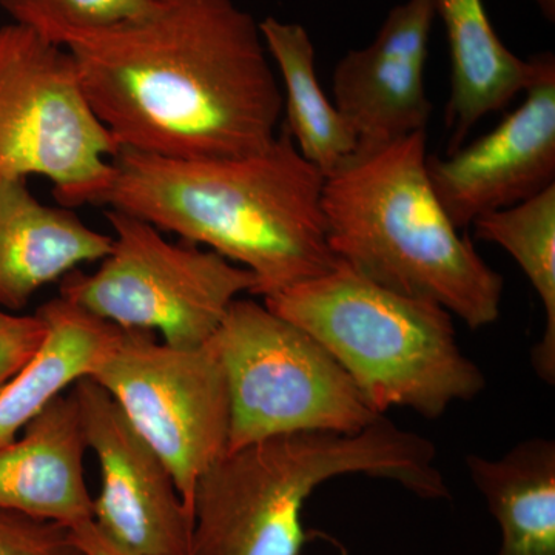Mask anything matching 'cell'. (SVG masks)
<instances>
[{
    "label": "cell",
    "instance_id": "5",
    "mask_svg": "<svg viewBox=\"0 0 555 555\" xmlns=\"http://www.w3.org/2000/svg\"><path fill=\"white\" fill-rule=\"evenodd\" d=\"M264 305L315 338L379 415L404 408L437 420L486 387L447 309L390 291L341 259Z\"/></svg>",
    "mask_w": 555,
    "mask_h": 555
},
{
    "label": "cell",
    "instance_id": "18",
    "mask_svg": "<svg viewBox=\"0 0 555 555\" xmlns=\"http://www.w3.org/2000/svg\"><path fill=\"white\" fill-rule=\"evenodd\" d=\"M259 30L283 79V129L326 178L356 158L357 139L321 89L312 39L302 25L275 17L259 22Z\"/></svg>",
    "mask_w": 555,
    "mask_h": 555
},
{
    "label": "cell",
    "instance_id": "20",
    "mask_svg": "<svg viewBox=\"0 0 555 555\" xmlns=\"http://www.w3.org/2000/svg\"><path fill=\"white\" fill-rule=\"evenodd\" d=\"M159 0H0L13 24L67 47L86 33L147 16Z\"/></svg>",
    "mask_w": 555,
    "mask_h": 555
},
{
    "label": "cell",
    "instance_id": "3",
    "mask_svg": "<svg viewBox=\"0 0 555 555\" xmlns=\"http://www.w3.org/2000/svg\"><path fill=\"white\" fill-rule=\"evenodd\" d=\"M433 441L383 416L356 434L305 430L233 449L196 481L190 555H301L318 486L361 474L425 500L449 499Z\"/></svg>",
    "mask_w": 555,
    "mask_h": 555
},
{
    "label": "cell",
    "instance_id": "1",
    "mask_svg": "<svg viewBox=\"0 0 555 555\" xmlns=\"http://www.w3.org/2000/svg\"><path fill=\"white\" fill-rule=\"evenodd\" d=\"M65 49L119 150L215 159L276 138L283 90L259 22L233 0H159L147 16Z\"/></svg>",
    "mask_w": 555,
    "mask_h": 555
},
{
    "label": "cell",
    "instance_id": "23",
    "mask_svg": "<svg viewBox=\"0 0 555 555\" xmlns=\"http://www.w3.org/2000/svg\"><path fill=\"white\" fill-rule=\"evenodd\" d=\"M72 534L86 555H139L124 550V547L107 539L96 528L93 520L75 526V528H72Z\"/></svg>",
    "mask_w": 555,
    "mask_h": 555
},
{
    "label": "cell",
    "instance_id": "11",
    "mask_svg": "<svg viewBox=\"0 0 555 555\" xmlns=\"http://www.w3.org/2000/svg\"><path fill=\"white\" fill-rule=\"evenodd\" d=\"M520 107L494 130L447 158L427 156L430 184L456 229L539 195L555 184V57L539 69Z\"/></svg>",
    "mask_w": 555,
    "mask_h": 555
},
{
    "label": "cell",
    "instance_id": "17",
    "mask_svg": "<svg viewBox=\"0 0 555 555\" xmlns=\"http://www.w3.org/2000/svg\"><path fill=\"white\" fill-rule=\"evenodd\" d=\"M466 466L502 532L499 555H555V443L521 441L499 459Z\"/></svg>",
    "mask_w": 555,
    "mask_h": 555
},
{
    "label": "cell",
    "instance_id": "8",
    "mask_svg": "<svg viewBox=\"0 0 555 555\" xmlns=\"http://www.w3.org/2000/svg\"><path fill=\"white\" fill-rule=\"evenodd\" d=\"M112 248L93 273L73 270L60 297L120 328L159 332L163 343L196 349L210 341L255 276L195 244L171 243L144 219L105 211Z\"/></svg>",
    "mask_w": 555,
    "mask_h": 555
},
{
    "label": "cell",
    "instance_id": "19",
    "mask_svg": "<svg viewBox=\"0 0 555 555\" xmlns=\"http://www.w3.org/2000/svg\"><path fill=\"white\" fill-rule=\"evenodd\" d=\"M477 240L505 248L528 278L545 310L542 338L531 364L546 385L555 383V184L516 206L473 222Z\"/></svg>",
    "mask_w": 555,
    "mask_h": 555
},
{
    "label": "cell",
    "instance_id": "9",
    "mask_svg": "<svg viewBox=\"0 0 555 555\" xmlns=\"http://www.w3.org/2000/svg\"><path fill=\"white\" fill-rule=\"evenodd\" d=\"M90 378L166 462L192 511L196 481L229 444L228 379L211 343L178 349L155 332L120 328Z\"/></svg>",
    "mask_w": 555,
    "mask_h": 555
},
{
    "label": "cell",
    "instance_id": "4",
    "mask_svg": "<svg viewBox=\"0 0 555 555\" xmlns=\"http://www.w3.org/2000/svg\"><path fill=\"white\" fill-rule=\"evenodd\" d=\"M427 156L426 131H416L328 175V244L369 280L437 302L474 331L491 326L502 310L503 276L452 224L430 184Z\"/></svg>",
    "mask_w": 555,
    "mask_h": 555
},
{
    "label": "cell",
    "instance_id": "15",
    "mask_svg": "<svg viewBox=\"0 0 555 555\" xmlns=\"http://www.w3.org/2000/svg\"><path fill=\"white\" fill-rule=\"evenodd\" d=\"M447 28L451 54L448 153L462 147L485 116L505 109L525 93L539 69V54L521 60L500 40L483 0H434Z\"/></svg>",
    "mask_w": 555,
    "mask_h": 555
},
{
    "label": "cell",
    "instance_id": "22",
    "mask_svg": "<svg viewBox=\"0 0 555 555\" xmlns=\"http://www.w3.org/2000/svg\"><path fill=\"white\" fill-rule=\"evenodd\" d=\"M47 324L35 315L0 308V387L5 386L38 352Z\"/></svg>",
    "mask_w": 555,
    "mask_h": 555
},
{
    "label": "cell",
    "instance_id": "6",
    "mask_svg": "<svg viewBox=\"0 0 555 555\" xmlns=\"http://www.w3.org/2000/svg\"><path fill=\"white\" fill-rule=\"evenodd\" d=\"M210 343L228 379V451L305 430L356 434L385 416L315 338L264 302L235 299Z\"/></svg>",
    "mask_w": 555,
    "mask_h": 555
},
{
    "label": "cell",
    "instance_id": "16",
    "mask_svg": "<svg viewBox=\"0 0 555 555\" xmlns=\"http://www.w3.org/2000/svg\"><path fill=\"white\" fill-rule=\"evenodd\" d=\"M36 313L46 321V338L35 357L0 387V448L16 440L51 400L90 377L119 337L120 327L62 297Z\"/></svg>",
    "mask_w": 555,
    "mask_h": 555
},
{
    "label": "cell",
    "instance_id": "10",
    "mask_svg": "<svg viewBox=\"0 0 555 555\" xmlns=\"http://www.w3.org/2000/svg\"><path fill=\"white\" fill-rule=\"evenodd\" d=\"M72 389L78 398L87 444L100 463L93 524L130 553L190 555L192 511L179 494L169 466L104 387L83 377Z\"/></svg>",
    "mask_w": 555,
    "mask_h": 555
},
{
    "label": "cell",
    "instance_id": "24",
    "mask_svg": "<svg viewBox=\"0 0 555 555\" xmlns=\"http://www.w3.org/2000/svg\"><path fill=\"white\" fill-rule=\"evenodd\" d=\"M535 3L547 21H555V0H535Z\"/></svg>",
    "mask_w": 555,
    "mask_h": 555
},
{
    "label": "cell",
    "instance_id": "13",
    "mask_svg": "<svg viewBox=\"0 0 555 555\" xmlns=\"http://www.w3.org/2000/svg\"><path fill=\"white\" fill-rule=\"evenodd\" d=\"M89 451L73 389L51 400L0 448V509L72 529L93 520L83 459Z\"/></svg>",
    "mask_w": 555,
    "mask_h": 555
},
{
    "label": "cell",
    "instance_id": "14",
    "mask_svg": "<svg viewBox=\"0 0 555 555\" xmlns=\"http://www.w3.org/2000/svg\"><path fill=\"white\" fill-rule=\"evenodd\" d=\"M109 248L112 236L72 208L40 203L25 179L0 178V308L20 312L40 288L101 261Z\"/></svg>",
    "mask_w": 555,
    "mask_h": 555
},
{
    "label": "cell",
    "instance_id": "12",
    "mask_svg": "<svg viewBox=\"0 0 555 555\" xmlns=\"http://www.w3.org/2000/svg\"><path fill=\"white\" fill-rule=\"evenodd\" d=\"M434 0H406L389 11L375 39L347 51L334 72V104L356 134L357 156L426 131L433 104L425 73Z\"/></svg>",
    "mask_w": 555,
    "mask_h": 555
},
{
    "label": "cell",
    "instance_id": "7",
    "mask_svg": "<svg viewBox=\"0 0 555 555\" xmlns=\"http://www.w3.org/2000/svg\"><path fill=\"white\" fill-rule=\"evenodd\" d=\"M118 153L72 53L13 22L0 27V178L42 177L62 207L100 206Z\"/></svg>",
    "mask_w": 555,
    "mask_h": 555
},
{
    "label": "cell",
    "instance_id": "21",
    "mask_svg": "<svg viewBox=\"0 0 555 555\" xmlns=\"http://www.w3.org/2000/svg\"><path fill=\"white\" fill-rule=\"evenodd\" d=\"M0 555H86L72 529L56 521L42 520L0 509Z\"/></svg>",
    "mask_w": 555,
    "mask_h": 555
},
{
    "label": "cell",
    "instance_id": "2",
    "mask_svg": "<svg viewBox=\"0 0 555 555\" xmlns=\"http://www.w3.org/2000/svg\"><path fill=\"white\" fill-rule=\"evenodd\" d=\"M113 166L100 206L248 270L254 295L272 297L337 264L323 211L326 178L283 127L247 155L184 160L119 150Z\"/></svg>",
    "mask_w": 555,
    "mask_h": 555
}]
</instances>
